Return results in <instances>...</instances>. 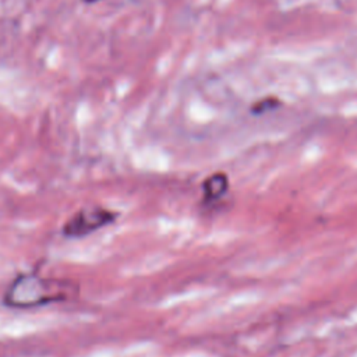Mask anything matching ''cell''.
I'll return each instance as SVG.
<instances>
[{"instance_id":"6da1fadb","label":"cell","mask_w":357,"mask_h":357,"mask_svg":"<svg viewBox=\"0 0 357 357\" xmlns=\"http://www.w3.org/2000/svg\"><path fill=\"white\" fill-rule=\"evenodd\" d=\"M77 283L46 278L35 272H22L8 284L3 303L10 308H32L75 297Z\"/></svg>"},{"instance_id":"7a4b0ae2","label":"cell","mask_w":357,"mask_h":357,"mask_svg":"<svg viewBox=\"0 0 357 357\" xmlns=\"http://www.w3.org/2000/svg\"><path fill=\"white\" fill-rule=\"evenodd\" d=\"M114 219L116 213L103 206H82L64 222L61 233L68 238H82L110 225Z\"/></svg>"},{"instance_id":"3957f363","label":"cell","mask_w":357,"mask_h":357,"mask_svg":"<svg viewBox=\"0 0 357 357\" xmlns=\"http://www.w3.org/2000/svg\"><path fill=\"white\" fill-rule=\"evenodd\" d=\"M85 3H96V1H99V0H84Z\"/></svg>"}]
</instances>
